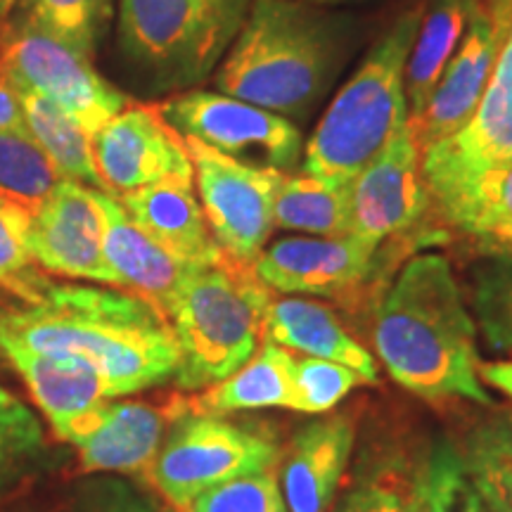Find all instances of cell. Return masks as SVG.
I'll list each match as a JSON object with an SVG mask.
<instances>
[{
  "instance_id": "6da1fadb",
  "label": "cell",
  "mask_w": 512,
  "mask_h": 512,
  "mask_svg": "<svg viewBox=\"0 0 512 512\" xmlns=\"http://www.w3.org/2000/svg\"><path fill=\"white\" fill-rule=\"evenodd\" d=\"M88 363L112 399L176 377L178 344L169 320L124 290L50 283L36 302L0 313V347Z\"/></svg>"
},
{
  "instance_id": "7a4b0ae2",
  "label": "cell",
  "mask_w": 512,
  "mask_h": 512,
  "mask_svg": "<svg viewBox=\"0 0 512 512\" xmlns=\"http://www.w3.org/2000/svg\"><path fill=\"white\" fill-rule=\"evenodd\" d=\"M373 344L408 392L494 406L479 377L475 318L444 254H415L403 264L375 304Z\"/></svg>"
},
{
  "instance_id": "3957f363",
  "label": "cell",
  "mask_w": 512,
  "mask_h": 512,
  "mask_svg": "<svg viewBox=\"0 0 512 512\" xmlns=\"http://www.w3.org/2000/svg\"><path fill=\"white\" fill-rule=\"evenodd\" d=\"M344 29L304 0H254L216 69L223 95L302 119L323 100L344 62Z\"/></svg>"
},
{
  "instance_id": "277c9868",
  "label": "cell",
  "mask_w": 512,
  "mask_h": 512,
  "mask_svg": "<svg viewBox=\"0 0 512 512\" xmlns=\"http://www.w3.org/2000/svg\"><path fill=\"white\" fill-rule=\"evenodd\" d=\"M425 0L406 8L339 88L304 147V174L349 185L408 121L406 64Z\"/></svg>"
},
{
  "instance_id": "5b68a950",
  "label": "cell",
  "mask_w": 512,
  "mask_h": 512,
  "mask_svg": "<svg viewBox=\"0 0 512 512\" xmlns=\"http://www.w3.org/2000/svg\"><path fill=\"white\" fill-rule=\"evenodd\" d=\"M273 294L254 266L228 254L219 264L192 266L166 311L181 354L178 387L209 389L245 366L264 339Z\"/></svg>"
},
{
  "instance_id": "8992f818",
  "label": "cell",
  "mask_w": 512,
  "mask_h": 512,
  "mask_svg": "<svg viewBox=\"0 0 512 512\" xmlns=\"http://www.w3.org/2000/svg\"><path fill=\"white\" fill-rule=\"evenodd\" d=\"M254 0H119V46L159 88H188L219 67Z\"/></svg>"
},
{
  "instance_id": "52a82bcc",
  "label": "cell",
  "mask_w": 512,
  "mask_h": 512,
  "mask_svg": "<svg viewBox=\"0 0 512 512\" xmlns=\"http://www.w3.org/2000/svg\"><path fill=\"white\" fill-rule=\"evenodd\" d=\"M280 448L271 434L235 425L223 415L183 411L162 441L150 482L176 510L202 491L242 475L275 470Z\"/></svg>"
},
{
  "instance_id": "ba28073f",
  "label": "cell",
  "mask_w": 512,
  "mask_h": 512,
  "mask_svg": "<svg viewBox=\"0 0 512 512\" xmlns=\"http://www.w3.org/2000/svg\"><path fill=\"white\" fill-rule=\"evenodd\" d=\"M0 62L17 91L53 100L88 136L131 102L95 72L91 55L19 22L0 29Z\"/></svg>"
},
{
  "instance_id": "9c48e42d",
  "label": "cell",
  "mask_w": 512,
  "mask_h": 512,
  "mask_svg": "<svg viewBox=\"0 0 512 512\" xmlns=\"http://www.w3.org/2000/svg\"><path fill=\"white\" fill-rule=\"evenodd\" d=\"M512 166V29L472 117L422 152V174L437 219L491 171Z\"/></svg>"
},
{
  "instance_id": "30bf717a",
  "label": "cell",
  "mask_w": 512,
  "mask_h": 512,
  "mask_svg": "<svg viewBox=\"0 0 512 512\" xmlns=\"http://www.w3.org/2000/svg\"><path fill=\"white\" fill-rule=\"evenodd\" d=\"M207 223L230 259L254 266L273 233V200L283 171L233 159L183 138Z\"/></svg>"
},
{
  "instance_id": "8fae6325",
  "label": "cell",
  "mask_w": 512,
  "mask_h": 512,
  "mask_svg": "<svg viewBox=\"0 0 512 512\" xmlns=\"http://www.w3.org/2000/svg\"><path fill=\"white\" fill-rule=\"evenodd\" d=\"M183 138H195L223 155L287 174L304 155L299 126L283 114L211 91H185L157 105Z\"/></svg>"
},
{
  "instance_id": "7c38bea8",
  "label": "cell",
  "mask_w": 512,
  "mask_h": 512,
  "mask_svg": "<svg viewBox=\"0 0 512 512\" xmlns=\"http://www.w3.org/2000/svg\"><path fill=\"white\" fill-rule=\"evenodd\" d=\"M347 204L349 235L373 247L420 228L432 202L411 117L347 185Z\"/></svg>"
},
{
  "instance_id": "4fadbf2b",
  "label": "cell",
  "mask_w": 512,
  "mask_h": 512,
  "mask_svg": "<svg viewBox=\"0 0 512 512\" xmlns=\"http://www.w3.org/2000/svg\"><path fill=\"white\" fill-rule=\"evenodd\" d=\"M102 192L119 197L164 181H195L188 147L157 105L128 102L91 136Z\"/></svg>"
},
{
  "instance_id": "5bb4252c",
  "label": "cell",
  "mask_w": 512,
  "mask_h": 512,
  "mask_svg": "<svg viewBox=\"0 0 512 512\" xmlns=\"http://www.w3.org/2000/svg\"><path fill=\"white\" fill-rule=\"evenodd\" d=\"M512 29V0H477L465 36L448 62L430 105L411 119L420 150L460 131L475 112Z\"/></svg>"
},
{
  "instance_id": "9a60e30c",
  "label": "cell",
  "mask_w": 512,
  "mask_h": 512,
  "mask_svg": "<svg viewBox=\"0 0 512 512\" xmlns=\"http://www.w3.org/2000/svg\"><path fill=\"white\" fill-rule=\"evenodd\" d=\"M380 268V247L347 238H285L254 261L256 278L271 292L330 297L354 304Z\"/></svg>"
},
{
  "instance_id": "2e32d148",
  "label": "cell",
  "mask_w": 512,
  "mask_h": 512,
  "mask_svg": "<svg viewBox=\"0 0 512 512\" xmlns=\"http://www.w3.org/2000/svg\"><path fill=\"white\" fill-rule=\"evenodd\" d=\"M102 228L98 190L62 178L29 223V254L48 273L117 287L102 254Z\"/></svg>"
},
{
  "instance_id": "e0dca14e",
  "label": "cell",
  "mask_w": 512,
  "mask_h": 512,
  "mask_svg": "<svg viewBox=\"0 0 512 512\" xmlns=\"http://www.w3.org/2000/svg\"><path fill=\"white\" fill-rule=\"evenodd\" d=\"M185 411V401H174L169 408H157L143 401H102L83 415L64 434L62 441L79 451L86 472H121V475H147L162 448L166 422Z\"/></svg>"
},
{
  "instance_id": "ac0fdd59",
  "label": "cell",
  "mask_w": 512,
  "mask_h": 512,
  "mask_svg": "<svg viewBox=\"0 0 512 512\" xmlns=\"http://www.w3.org/2000/svg\"><path fill=\"white\" fill-rule=\"evenodd\" d=\"M98 202L105 223L102 254L114 273L117 287L145 299L166 316L192 266L152 240L110 192L98 190Z\"/></svg>"
},
{
  "instance_id": "d6986e66",
  "label": "cell",
  "mask_w": 512,
  "mask_h": 512,
  "mask_svg": "<svg viewBox=\"0 0 512 512\" xmlns=\"http://www.w3.org/2000/svg\"><path fill=\"white\" fill-rule=\"evenodd\" d=\"M117 200L152 240H157L185 264L209 266L219 264L226 256L211 233L192 183H155L124 192Z\"/></svg>"
},
{
  "instance_id": "ffe728a7",
  "label": "cell",
  "mask_w": 512,
  "mask_h": 512,
  "mask_svg": "<svg viewBox=\"0 0 512 512\" xmlns=\"http://www.w3.org/2000/svg\"><path fill=\"white\" fill-rule=\"evenodd\" d=\"M354 422L330 415L297 432L283 470L287 512H328L354 448Z\"/></svg>"
},
{
  "instance_id": "44dd1931",
  "label": "cell",
  "mask_w": 512,
  "mask_h": 512,
  "mask_svg": "<svg viewBox=\"0 0 512 512\" xmlns=\"http://www.w3.org/2000/svg\"><path fill=\"white\" fill-rule=\"evenodd\" d=\"M264 342L347 366L368 384L380 377L373 354L349 335L330 306L313 299L273 297L264 316Z\"/></svg>"
},
{
  "instance_id": "7402d4cb",
  "label": "cell",
  "mask_w": 512,
  "mask_h": 512,
  "mask_svg": "<svg viewBox=\"0 0 512 512\" xmlns=\"http://www.w3.org/2000/svg\"><path fill=\"white\" fill-rule=\"evenodd\" d=\"M0 351L24 377V384L60 439L83 415L91 413L102 401L112 399L107 382L88 363L38 354L15 344H3Z\"/></svg>"
},
{
  "instance_id": "603a6c76",
  "label": "cell",
  "mask_w": 512,
  "mask_h": 512,
  "mask_svg": "<svg viewBox=\"0 0 512 512\" xmlns=\"http://www.w3.org/2000/svg\"><path fill=\"white\" fill-rule=\"evenodd\" d=\"M463 512H512V411H498L472 427L456 448Z\"/></svg>"
},
{
  "instance_id": "cb8c5ba5",
  "label": "cell",
  "mask_w": 512,
  "mask_h": 512,
  "mask_svg": "<svg viewBox=\"0 0 512 512\" xmlns=\"http://www.w3.org/2000/svg\"><path fill=\"white\" fill-rule=\"evenodd\" d=\"M475 3L477 0H425L406 64V98L411 119H418L430 105L448 62L463 41Z\"/></svg>"
},
{
  "instance_id": "d4e9b609",
  "label": "cell",
  "mask_w": 512,
  "mask_h": 512,
  "mask_svg": "<svg viewBox=\"0 0 512 512\" xmlns=\"http://www.w3.org/2000/svg\"><path fill=\"white\" fill-rule=\"evenodd\" d=\"M292 351L264 342L240 370L226 380L185 401V411L202 415H228L254 408H290Z\"/></svg>"
},
{
  "instance_id": "484cf974",
  "label": "cell",
  "mask_w": 512,
  "mask_h": 512,
  "mask_svg": "<svg viewBox=\"0 0 512 512\" xmlns=\"http://www.w3.org/2000/svg\"><path fill=\"white\" fill-rule=\"evenodd\" d=\"M27 133L46 152L57 174L67 181L93 185L102 190L98 169L93 162L91 136L53 100L31 91H19Z\"/></svg>"
},
{
  "instance_id": "4316f807",
  "label": "cell",
  "mask_w": 512,
  "mask_h": 512,
  "mask_svg": "<svg viewBox=\"0 0 512 512\" xmlns=\"http://www.w3.org/2000/svg\"><path fill=\"white\" fill-rule=\"evenodd\" d=\"M273 226L316 238H347V185H330L309 174H283L273 200Z\"/></svg>"
},
{
  "instance_id": "83f0119b",
  "label": "cell",
  "mask_w": 512,
  "mask_h": 512,
  "mask_svg": "<svg viewBox=\"0 0 512 512\" xmlns=\"http://www.w3.org/2000/svg\"><path fill=\"white\" fill-rule=\"evenodd\" d=\"M60 181L27 131H0V209L34 219Z\"/></svg>"
},
{
  "instance_id": "f1b7e54d",
  "label": "cell",
  "mask_w": 512,
  "mask_h": 512,
  "mask_svg": "<svg viewBox=\"0 0 512 512\" xmlns=\"http://www.w3.org/2000/svg\"><path fill=\"white\" fill-rule=\"evenodd\" d=\"M470 304L491 349H512V254L494 252L470 273Z\"/></svg>"
},
{
  "instance_id": "f546056e",
  "label": "cell",
  "mask_w": 512,
  "mask_h": 512,
  "mask_svg": "<svg viewBox=\"0 0 512 512\" xmlns=\"http://www.w3.org/2000/svg\"><path fill=\"white\" fill-rule=\"evenodd\" d=\"M43 451L46 441L36 413L0 384V491L34 472Z\"/></svg>"
},
{
  "instance_id": "4dcf8cb0",
  "label": "cell",
  "mask_w": 512,
  "mask_h": 512,
  "mask_svg": "<svg viewBox=\"0 0 512 512\" xmlns=\"http://www.w3.org/2000/svg\"><path fill=\"white\" fill-rule=\"evenodd\" d=\"M439 221L479 240H486L498 228L512 226V166L472 183Z\"/></svg>"
},
{
  "instance_id": "1f68e13d",
  "label": "cell",
  "mask_w": 512,
  "mask_h": 512,
  "mask_svg": "<svg viewBox=\"0 0 512 512\" xmlns=\"http://www.w3.org/2000/svg\"><path fill=\"white\" fill-rule=\"evenodd\" d=\"M24 27L46 31L91 55L112 0H24Z\"/></svg>"
},
{
  "instance_id": "d6a6232c",
  "label": "cell",
  "mask_w": 512,
  "mask_h": 512,
  "mask_svg": "<svg viewBox=\"0 0 512 512\" xmlns=\"http://www.w3.org/2000/svg\"><path fill=\"white\" fill-rule=\"evenodd\" d=\"M290 384L292 411L318 415L332 411L351 389L368 382L347 366L292 351Z\"/></svg>"
},
{
  "instance_id": "836d02e7",
  "label": "cell",
  "mask_w": 512,
  "mask_h": 512,
  "mask_svg": "<svg viewBox=\"0 0 512 512\" xmlns=\"http://www.w3.org/2000/svg\"><path fill=\"white\" fill-rule=\"evenodd\" d=\"M31 219L15 211L0 209V287L17 294L24 304L36 302L50 280L36 271L27 247Z\"/></svg>"
},
{
  "instance_id": "e575fe53",
  "label": "cell",
  "mask_w": 512,
  "mask_h": 512,
  "mask_svg": "<svg viewBox=\"0 0 512 512\" xmlns=\"http://www.w3.org/2000/svg\"><path fill=\"white\" fill-rule=\"evenodd\" d=\"M181 512H287V505L271 470L211 486Z\"/></svg>"
},
{
  "instance_id": "d590c367",
  "label": "cell",
  "mask_w": 512,
  "mask_h": 512,
  "mask_svg": "<svg viewBox=\"0 0 512 512\" xmlns=\"http://www.w3.org/2000/svg\"><path fill=\"white\" fill-rule=\"evenodd\" d=\"M460 494L463 477L456 448L441 446L420 467L401 508L403 512H456L460 510Z\"/></svg>"
},
{
  "instance_id": "8d00e7d4",
  "label": "cell",
  "mask_w": 512,
  "mask_h": 512,
  "mask_svg": "<svg viewBox=\"0 0 512 512\" xmlns=\"http://www.w3.org/2000/svg\"><path fill=\"white\" fill-rule=\"evenodd\" d=\"M79 512H157V503L131 484L107 479L88 489Z\"/></svg>"
},
{
  "instance_id": "74e56055",
  "label": "cell",
  "mask_w": 512,
  "mask_h": 512,
  "mask_svg": "<svg viewBox=\"0 0 512 512\" xmlns=\"http://www.w3.org/2000/svg\"><path fill=\"white\" fill-rule=\"evenodd\" d=\"M335 512H403V508L399 498L382 486H358Z\"/></svg>"
},
{
  "instance_id": "f35d334b",
  "label": "cell",
  "mask_w": 512,
  "mask_h": 512,
  "mask_svg": "<svg viewBox=\"0 0 512 512\" xmlns=\"http://www.w3.org/2000/svg\"><path fill=\"white\" fill-rule=\"evenodd\" d=\"M0 131H27L17 86L0 62Z\"/></svg>"
},
{
  "instance_id": "ab89813d",
  "label": "cell",
  "mask_w": 512,
  "mask_h": 512,
  "mask_svg": "<svg viewBox=\"0 0 512 512\" xmlns=\"http://www.w3.org/2000/svg\"><path fill=\"white\" fill-rule=\"evenodd\" d=\"M479 377H482V382H489L491 387L501 389L505 396L512 399V361L479 363Z\"/></svg>"
},
{
  "instance_id": "60d3db41",
  "label": "cell",
  "mask_w": 512,
  "mask_h": 512,
  "mask_svg": "<svg viewBox=\"0 0 512 512\" xmlns=\"http://www.w3.org/2000/svg\"><path fill=\"white\" fill-rule=\"evenodd\" d=\"M486 242H489L494 252H508V254H512V226H503V228L494 230V233H491L489 238H486Z\"/></svg>"
},
{
  "instance_id": "b9f144b4",
  "label": "cell",
  "mask_w": 512,
  "mask_h": 512,
  "mask_svg": "<svg viewBox=\"0 0 512 512\" xmlns=\"http://www.w3.org/2000/svg\"><path fill=\"white\" fill-rule=\"evenodd\" d=\"M24 0H0V29L10 22V15L15 12L17 5H22Z\"/></svg>"
},
{
  "instance_id": "7bdbcfd3",
  "label": "cell",
  "mask_w": 512,
  "mask_h": 512,
  "mask_svg": "<svg viewBox=\"0 0 512 512\" xmlns=\"http://www.w3.org/2000/svg\"><path fill=\"white\" fill-rule=\"evenodd\" d=\"M304 3L313 5V8H339V5L363 3V0H304Z\"/></svg>"
},
{
  "instance_id": "ee69618b",
  "label": "cell",
  "mask_w": 512,
  "mask_h": 512,
  "mask_svg": "<svg viewBox=\"0 0 512 512\" xmlns=\"http://www.w3.org/2000/svg\"><path fill=\"white\" fill-rule=\"evenodd\" d=\"M162 512H181V510H176V508H174V505H169V508H164Z\"/></svg>"
}]
</instances>
